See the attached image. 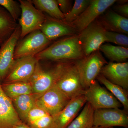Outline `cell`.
I'll return each instance as SVG.
<instances>
[{
    "mask_svg": "<svg viewBox=\"0 0 128 128\" xmlns=\"http://www.w3.org/2000/svg\"><path fill=\"white\" fill-rule=\"evenodd\" d=\"M78 34L60 40L34 57L38 61H76L83 58L85 56L80 44Z\"/></svg>",
    "mask_w": 128,
    "mask_h": 128,
    "instance_id": "6da1fadb",
    "label": "cell"
},
{
    "mask_svg": "<svg viewBox=\"0 0 128 128\" xmlns=\"http://www.w3.org/2000/svg\"><path fill=\"white\" fill-rule=\"evenodd\" d=\"M70 60H60L51 68L44 69L39 61L37 62L34 73L30 82L32 94L36 99L56 84Z\"/></svg>",
    "mask_w": 128,
    "mask_h": 128,
    "instance_id": "7a4b0ae2",
    "label": "cell"
},
{
    "mask_svg": "<svg viewBox=\"0 0 128 128\" xmlns=\"http://www.w3.org/2000/svg\"><path fill=\"white\" fill-rule=\"evenodd\" d=\"M75 63L85 90L96 80L103 66L108 63L99 50L75 61Z\"/></svg>",
    "mask_w": 128,
    "mask_h": 128,
    "instance_id": "3957f363",
    "label": "cell"
},
{
    "mask_svg": "<svg viewBox=\"0 0 128 128\" xmlns=\"http://www.w3.org/2000/svg\"><path fill=\"white\" fill-rule=\"evenodd\" d=\"M22 14L18 20L21 28L20 39H23L32 32L40 30L45 22L46 16L37 9L31 0H19Z\"/></svg>",
    "mask_w": 128,
    "mask_h": 128,
    "instance_id": "277c9868",
    "label": "cell"
},
{
    "mask_svg": "<svg viewBox=\"0 0 128 128\" xmlns=\"http://www.w3.org/2000/svg\"><path fill=\"white\" fill-rule=\"evenodd\" d=\"M55 85L70 100L84 95L85 90L75 61L69 62Z\"/></svg>",
    "mask_w": 128,
    "mask_h": 128,
    "instance_id": "5b68a950",
    "label": "cell"
},
{
    "mask_svg": "<svg viewBox=\"0 0 128 128\" xmlns=\"http://www.w3.org/2000/svg\"><path fill=\"white\" fill-rule=\"evenodd\" d=\"M51 42L40 30L32 32L18 42L14 52V60L34 57L48 47Z\"/></svg>",
    "mask_w": 128,
    "mask_h": 128,
    "instance_id": "8992f818",
    "label": "cell"
},
{
    "mask_svg": "<svg viewBox=\"0 0 128 128\" xmlns=\"http://www.w3.org/2000/svg\"><path fill=\"white\" fill-rule=\"evenodd\" d=\"M86 102L95 109L118 108L122 106L110 92L101 86L96 80L85 90Z\"/></svg>",
    "mask_w": 128,
    "mask_h": 128,
    "instance_id": "52a82bcc",
    "label": "cell"
},
{
    "mask_svg": "<svg viewBox=\"0 0 128 128\" xmlns=\"http://www.w3.org/2000/svg\"><path fill=\"white\" fill-rule=\"evenodd\" d=\"M106 31L99 22H94L79 34V40L85 57L99 50L106 42Z\"/></svg>",
    "mask_w": 128,
    "mask_h": 128,
    "instance_id": "ba28073f",
    "label": "cell"
},
{
    "mask_svg": "<svg viewBox=\"0 0 128 128\" xmlns=\"http://www.w3.org/2000/svg\"><path fill=\"white\" fill-rule=\"evenodd\" d=\"M38 62L35 57L32 56L15 60L2 83L30 82Z\"/></svg>",
    "mask_w": 128,
    "mask_h": 128,
    "instance_id": "9c48e42d",
    "label": "cell"
},
{
    "mask_svg": "<svg viewBox=\"0 0 128 128\" xmlns=\"http://www.w3.org/2000/svg\"><path fill=\"white\" fill-rule=\"evenodd\" d=\"M117 1L116 0H91L83 13L70 24L79 34Z\"/></svg>",
    "mask_w": 128,
    "mask_h": 128,
    "instance_id": "30bf717a",
    "label": "cell"
},
{
    "mask_svg": "<svg viewBox=\"0 0 128 128\" xmlns=\"http://www.w3.org/2000/svg\"><path fill=\"white\" fill-rule=\"evenodd\" d=\"M70 100L55 85L37 98L36 105L53 117L61 112Z\"/></svg>",
    "mask_w": 128,
    "mask_h": 128,
    "instance_id": "8fae6325",
    "label": "cell"
},
{
    "mask_svg": "<svg viewBox=\"0 0 128 128\" xmlns=\"http://www.w3.org/2000/svg\"><path fill=\"white\" fill-rule=\"evenodd\" d=\"M21 28L19 24L9 38L2 44L0 49V82L6 77L14 62L15 49L20 39Z\"/></svg>",
    "mask_w": 128,
    "mask_h": 128,
    "instance_id": "7c38bea8",
    "label": "cell"
},
{
    "mask_svg": "<svg viewBox=\"0 0 128 128\" xmlns=\"http://www.w3.org/2000/svg\"><path fill=\"white\" fill-rule=\"evenodd\" d=\"M94 126L112 128L120 126L128 128V112L118 108L95 110Z\"/></svg>",
    "mask_w": 128,
    "mask_h": 128,
    "instance_id": "4fadbf2b",
    "label": "cell"
},
{
    "mask_svg": "<svg viewBox=\"0 0 128 128\" xmlns=\"http://www.w3.org/2000/svg\"><path fill=\"white\" fill-rule=\"evenodd\" d=\"M46 19L40 28L50 41H51L64 36H70L79 34L70 24L63 20L52 18L45 14Z\"/></svg>",
    "mask_w": 128,
    "mask_h": 128,
    "instance_id": "5bb4252c",
    "label": "cell"
},
{
    "mask_svg": "<svg viewBox=\"0 0 128 128\" xmlns=\"http://www.w3.org/2000/svg\"><path fill=\"white\" fill-rule=\"evenodd\" d=\"M86 103L84 95L71 99L64 109L53 117L52 128H66Z\"/></svg>",
    "mask_w": 128,
    "mask_h": 128,
    "instance_id": "9a60e30c",
    "label": "cell"
},
{
    "mask_svg": "<svg viewBox=\"0 0 128 128\" xmlns=\"http://www.w3.org/2000/svg\"><path fill=\"white\" fill-rule=\"evenodd\" d=\"M100 74L113 84L126 90L128 89V62L108 63L103 66Z\"/></svg>",
    "mask_w": 128,
    "mask_h": 128,
    "instance_id": "2e32d148",
    "label": "cell"
},
{
    "mask_svg": "<svg viewBox=\"0 0 128 128\" xmlns=\"http://www.w3.org/2000/svg\"><path fill=\"white\" fill-rule=\"evenodd\" d=\"M22 122L11 99L2 90L0 82V128H13Z\"/></svg>",
    "mask_w": 128,
    "mask_h": 128,
    "instance_id": "e0dca14e",
    "label": "cell"
},
{
    "mask_svg": "<svg viewBox=\"0 0 128 128\" xmlns=\"http://www.w3.org/2000/svg\"><path fill=\"white\" fill-rule=\"evenodd\" d=\"M107 31L128 34V19L114 11H108L98 21Z\"/></svg>",
    "mask_w": 128,
    "mask_h": 128,
    "instance_id": "ac0fdd59",
    "label": "cell"
},
{
    "mask_svg": "<svg viewBox=\"0 0 128 128\" xmlns=\"http://www.w3.org/2000/svg\"><path fill=\"white\" fill-rule=\"evenodd\" d=\"M36 100L33 94H26L12 99L15 110L21 121L25 123L28 114L36 105Z\"/></svg>",
    "mask_w": 128,
    "mask_h": 128,
    "instance_id": "d6986e66",
    "label": "cell"
},
{
    "mask_svg": "<svg viewBox=\"0 0 128 128\" xmlns=\"http://www.w3.org/2000/svg\"><path fill=\"white\" fill-rule=\"evenodd\" d=\"M18 25L9 12L0 6V40L4 42L8 39Z\"/></svg>",
    "mask_w": 128,
    "mask_h": 128,
    "instance_id": "ffe728a7",
    "label": "cell"
},
{
    "mask_svg": "<svg viewBox=\"0 0 128 128\" xmlns=\"http://www.w3.org/2000/svg\"><path fill=\"white\" fill-rule=\"evenodd\" d=\"M95 109L88 102L80 114L66 128H92L94 126Z\"/></svg>",
    "mask_w": 128,
    "mask_h": 128,
    "instance_id": "44dd1931",
    "label": "cell"
},
{
    "mask_svg": "<svg viewBox=\"0 0 128 128\" xmlns=\"http://www.w3.org/2000/svg\"><path fill=\"white\" fill-rule=\"evenodd\" d=\"M1 86L4 93L11 100L22 95L32 94V86L30 82L2 83Z\"/></svg>",
    "mask_w": 128,
    "mask_h": 128,
    "instance_id": "7402d4cb",
    "label": "cell"
},
{
    "mask_svg": "<svg viewBox=\"0 0 128 128\" xmlns=\"http://www.w3.org/2000/svg\"><path fill=\"white\" fill-rule=\"evenodd\" d=\"M34 6L52 18L63 20L64 15L60 10L56 0H31Z\"/></svg>",
    "mask_w": 128,
    "mask_h": 128,
    "instance_id": "603a6c76",
    "label": "cell"
},
{
    "mask_svg": "<svg viewBox=\"0 0 128 128\" xmlns=\"http://www.w3.org/2000/svg\"><path fill=\"white\" fill-rule=\"evenodd\" d=\"M99 50L112 62H124L128 58V48L121 46L103 44L100 47Z\"/></svg>",
    "mask_w": 128,
    "mask_h": 128,
    "instance_id": "cb8c5ba5",
    "label": "cell"
},
{
    "mask_svg": "<svg viewBox=\"0 0 128 128\" xmlns=\"http://www.w3.org/2000/svg\"><path fill=\"white\" fill-rule=\"evenodd\" d=\"M96 79L99 82L105 86L110 93H112L123 106L124 110L128 112V96L126 90L118 85L110 82L101 74L98 76Z\"/></svg>",
    "mask_w": 128,
    "mask_h": 128,
    "instance_id": "d4e9b609",
    "label": "cell"
},
{
    "mask_svg": "<svg viewBox=\"0 0 128 128\" xmlns=\"http://www.w3.org/2000/svg\"><path fill=\"white\" fill-rule=\"evenodd\" d=\"M90 2L91 0H76L71 10L68 13L64 14V20L69 24L73 22L83 13Z\"/></svg>",
    "mask_w": 128,
    "mask_h": 128,
    "instance_id": "484cf974",
    "label": "cell"
},
{
    "mask_svg": "<svg viewBox=\"0 0 128 128\" xmlns=\"http://www.w3.org/2000/svg\"><path fill=\"white\" fill-rule=\"evenodd\" d=\"M0 6L6 9L16 22L18 20L22 14L20 3L13 0H0Z\"/></svg>",
    "mask_w": 128,
    "mask_h": 128,
    "instance_id": "4316f807",
    "label": "cell"
},
{
    "mask_svg": "<svg viewBox=\"0 0 128 128\" xmlns=\"http://www.w3.org/2000/svg\"><path fill=\"white\" fill-rule=\"evenodd\" d=\"M105 37L106 42L112 43L120 46L128 48V37L126 34L106 31Z\"/></svg>",
    "mask_w": 128,
    "mask_h": 128,
    "instance_id": "83f0119b",
    "label": "cell"
},
{
    "mask_svg": "<svg viewBox=\"0 0 128 128\" xmlns=\"http://www.w3.org/2000/svg\"><path fill=\"white\" fill-rule=\"evenodd\" d=\"M50 115L46 111L36 105L30 110L28 114L24 123L28 124L38 120Z\"/></svg>",
    "mask_w": 128,
    "mask_h": 128,
    "instance_id": "f1b7e54d",
    "label": "cell"
},
{
    "mask_svg": "<svg viewBox=\"0 0 128 128\" xmlns=\"http://www.w3.org/2000/svg\"><path fill=\"white\" fill-rule=\"evenodd\" d=\"M53 117L48 115L27 124L31 128H52Z\"/></svg>",
    "mask_w": 128,
    "mask_h": 128,
    "instance_id": "f546056e",
    "label": "cell"
},
{
    "mask_svg": "<svg viewBox=\"0 0 128 128\" xmlns=\"http://www.w3.org/2000/svg\"><path fill=\"white\" fill-rule=\"evenodd\" d=\"M60 10L64 14L68 13L72 8V1L70 0H56Z\"/></svg>",
    "mask_w": 128,
    "mask_h": 128,
    "instance_id": "4dcf8cb0",
    "label": "cell"
},
{
    "mask_svg": "<svg viewBox=\"0 0 128 128\" xmlns=\"http://www.w3.org/2000/svg\"><path fill=\"white\" fill-rule=\"evenodd\" d=\"M115 10L117 13L121 16L128 18V3L118 5L115 7Z\"/></svg>",
    "mask_w": 128,
    "mask_h": 128,
    "instance_id": "1f68e13d",
    "label": "cell"
},
{
    "mask_svg": "<svg viewBox=\"0 0 128 128\" xmlns=\"http://www.w3.org/2000/svg\"><path fill=\"white\" fill-rule=\"evenodd\" d=\"M13 128H31L28 125L23 122L16 125Z\"/></svg>",
    "mask_w": 128,
    "mask_h": 128,
    "instance_id": "d6a6232c",
    "label": "cell"
},
{
    "mask_svg": "<svg viewBox=\"0 0 128 128\" xmlns=\"http://www.w3.org/2000/svg\"><path fill=\"white\" fill-rule=\"evenodd\" d=\"M92 128H114L112 127H104L102 126H94Z\"/></svg>",
    "mask_w": 128,
    "mask_h": 128,
    "instance_id": "836d02e7",
    "label": "cell"
},
{
    "mask_svg": "<svg viewBox=\"0 0 128 128\" xmlns=\"http://www.w3.org/2000/svg\"><path fill=\"white\" fill-rule=\"evenodd\" d=\"M3 42H2V41L1 40H0V46L2 45V43H3Z\"/></svg>",
    "mask_w": 128,
    "mask_h": 128,
    "instance_id": "e575fe53",
    "label": "cell"
}]
</instances>
